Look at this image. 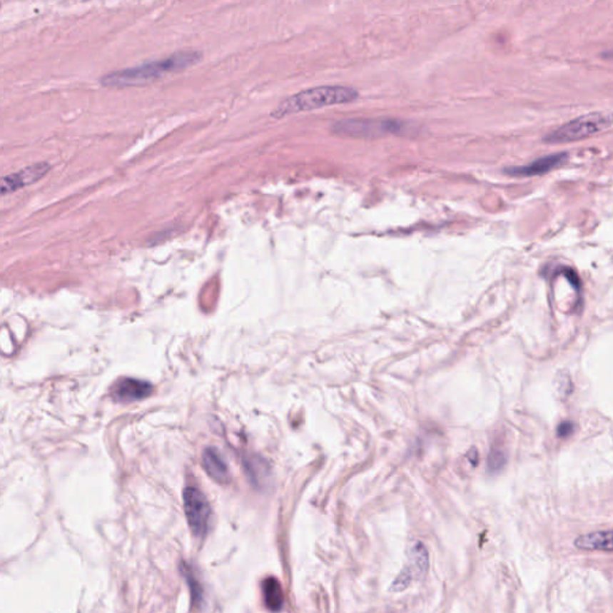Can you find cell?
<instances>
[{
    "label": "cell",
    "mask_w": 613,
    "mask_h": 613,
    "mask_svg": "<svg viewBox=\"0 0 613 613\" xmlns=\"http://www.w3.org/2000/svg\"><path fill=\"white\" fill-rule=\"evenodd\" d=\"M429 568V554L427 547L420 542H415L409 549V565L402 569V574H405L410 580H420L427 575Z\"/></svg>",
    "instance_id": "obj_8"
},
{
    "label": "cell",
    "mask_w": 613,
    "mask_h": 613,
    "mask_svg": "<svg viewBox=\"0 0 613 613\" xmlns=\"http://www.w3.org/2000/svg\"><path fill=\"white\" fill-rule=\"evenodd\" d=\"M402 125L394 121H372V120H345L337 123L335 127L337 133L351 137H373L387 133H398Z\"/></svg>",
    "instance_id": "obj_5"
},
{
    "label": "cell",
    "mask_w": 613,
    "mask_h": 613,
    "mask_svg": "<svg viewBox=\"0 0 613 613\" xmlns=\"http://www.w3.org/2000/svg\"><path fill=\"white\" fill-rule=\"evenodd\" d=\"M51 169V166L49 163H36L34 166L23 169V171H17L15 174L8 175L1 180V194L12 193L15 191L21 190L23 187L31 185V183H38L39 180H41Z\"/></svg>",
    "instance_id": "obj_6"
},
{
    "label": "cell",
    "mask_w": 613,
    "mask_h": 613,
    "mask_svg": "<svg viewBox=\"0 0 613 613\" xmlns=\"http://www.w3.org/2000/svg\"><path fill=\"white\" fill-rule=\"evenodd\" d=\"M114 397L120 402L141 400L151 394L153 386L146 381L134 379H123L114 387Z\"/></svg>",
    "instance_id": "obj_9"
},
{
    "label": "cell",
    "mask_w": 613,
    "mask_h": 613,
    "mask_svg": "<svg viewBox=\"0 0 613 613\" xmlns=\"http://www.w3.org/2000/svg\"><path fill=\"white\" fill-rule=\"evenodd\" d=\"M183 508L192 533L197 538L205 537L211 519V507L204 494L197 487H186L183 491Z\"/></svg>",
    "instance_id": "obj_4"
},
{
    "label": "cell",
    "mask_w": 613,
    "mask_h": 613,
    "mask_svg": "<svg viewBox=\"0 0 613 613\" xmlns=\"http://www.w3.org/2000/svg\"><path fill=\"white\" fill-rule=\"evenodd\" d=\"M265 606L271 612H280L284 606L282 584L275 577H268L263 582Z\"/></svg>",
    "instance_id": "obj_11"
},
{
    "label": "cell",
    "mask_w": 613,
    "mask_h": 613,
    "mask_svg": "<svg viewBox=\"0 0 613 613\" xmlns=\"http://www.w3.org/2000/svg\"><path fill=\"white\" fill-rule=\"evenodd\" d=\"M568 158L567 153H554L550 156L542 157L539 160L520 167H510L505 169L506 174L512 176H535V175H543L552 171L554 168L559 167L564 163Z\"/></svg>",
    "instance_id": "obj_7"
},
{
    "label": "cell",
    "mask_w": 613,
    "mask_h": 613,
    "mask_svg": "<svg viewBox=\"0 0 613 613\" xmlns=\"http://www.w3.org/2000/svg\"><path fill=\"white\" fill-rule=\"evenodd\" d=\"M203 464L206 472L218 482H226L228 478V468L223 459L215 450H205Z\"/></svg>",
    "instance_id": "obj_12"
},
{
    "label": "cell",
    "mask_w": 613,
    "mask_h": 613,
    "mask_svg": "<svg viewBox=\"0 0 613 613\" xmlns=\"http://www.w3.org/2000/svg\"><path fill=\"white\" fill-rule=\"evenodd\" d=\"M574 544L581 550L613 551V531L594 532L581 535Z\"/></svg>",
    "instance_id": "obj_10"
},
{
    "label": "cell",
    "mask_w": 613,
    "mask_h": 613,
    "mask_svg": "<svg viewBox=\"0 0 613 613\" xmlns=\"http://www.w3.org/2000/svg\"><path fill=\"white\" fill-rule=\"evenodd\" d=\"M183 574L186 575L187 582L190 584L192 595H193V602H197L198 600H201V587H199V584H198L197 579H196V576H194L193 572H191L190 569H187L186 565H183Z\"/></svg>",
    "instance_id": "obj_13"
},
{
    "label": "cell",
    "mask_w": 613,
    "mask_h": 613,
    "mask_svg": "<svg viewBox=\"0 0 613 613\" xmlns=\"http://www.w3.org/2000/svg\"><path fill=\"white\" fill-rule=\"evenodd\" d=\"M201 59V54L194 51L175 53L166 59L150 61L141 66L132 67L127 70L116 71L106 75L101 79L104 86L109 88H125V86H141L153 82L168 74H175L193 66Z\"/></svg>",
    "instance_id": "obj_1"
},
{
    "label": "cell",
    "mask_w": 613,
    "mask_h": 613,
    "mask_svg": "<svg viewBox=\"0 0 613 613\" xmlns=\"http://www.w3.org/2000/svg\"><path fill=\"white\" fill-rule=\"evenodd\" d=\"M613 126V112H593L579 116L544 138L549 144H567L602 133Z\"/></svg>",
    "instance_id": "obj_3"
},
{
    "label": "cell",
    "mask_w": 613,
    "mask_h": 613,
    "mask_svg": "<svg viewBox=\"0 0 613 613\" xmlns=\"http://www.w3.org/2000/svg\"><path fill=\"white\" fill-rule=\"evenodd\" d=\"M358 98V91L350 86H316L301 93H295L283 101L271 113L275 119L300 112H309L320 108L331 107L335 104L349 103Z\"/></svg>",
    "instance_id": "obj_2"
},
{
    "label": "cell",
    "mask_w": 613,
    "mask_h": 613,
    "mask_svg": "<svg viewBox=\"0 0 613 613\" xmlns=\"http://www.w3.org/2000/svg\"><path fill=\"white\" fill-rule=\"evenodd\" d=\"M568 429H572V425L570 424H563V425H561V429H559V434L562 436L568 435V432H567Z\"/></svg>",
    "instance_id": "obj_14"
}]
</instances>
